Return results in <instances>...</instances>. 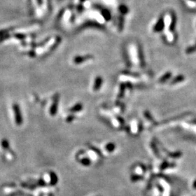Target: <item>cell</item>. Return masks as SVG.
Instances as JSON below:
<instances>
[{
	"label": "cell",
	"mask_w": 196,
	"mask_h": 196,
	"mask_svg": "<svg viewBox=\"0 0 196 196\" xmlns=\"http://www.w3.org/2000/svg\"><path fill=\"white\" fill-rule=\"evenodd\" d=\"M195 46H196V44H195Z\"/></svg>",
	"instance_id": "3"
},
{
	"label": "cell",
	"mask_w": 196,
	"mask_h": 196,
	"mask_svg": "<svg viewBox=\"0 0 196 196\" xmlns=\"http://www.w3.org/2000/svg\"><path fill=\"white\" fill-rule=\"evenodd\" d=\"M1 143V146H2V148H4V149H7V148L10 147V145H9V142H7L6 139H2Z\"/></svg>",
	"instance_id": "1"
},
{
	"label": "cell",
	"mask_w": 196,
	"mask_h": 196,
	"mask_svg": "<svg viewBox=\"0 0 196 196\" xmlns=\"http://www.w3.org/2000/svg\"><path fill=\"white\" fill-rule=\"evenodd\" d=\"M184 78H185V77L183 76H179L178 77H176V78L174 79V83H178V82H180V81H184Z\"/></svg>",
	"instance_id": "2"
}]
</instances>
